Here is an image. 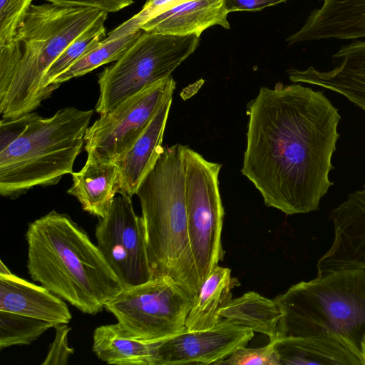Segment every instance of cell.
Masks as SVG:
<instances>
[{"mask_svg": "<svg viewBox=\"0 0 365 365\" xmlns=\"http://www.w3.org/2000/svg\"><path fill=\"white\" fill-rule=\"evenodd\" d=\"M247 113L242 173L267 207L286 215L318 210L333 185L338 109L322 91L278 83L261 87Z\"/></svg>", "mask_w": 365, "mask_h": 365, "instance_id": "6da1fadb", "label": "cell"}, {"mask_svg": "<svg viewBox=\"0 0 365 365\" xmlns=\"http://www.w3.org/2000/svg\"><path fill=\"white\" fill-rule=\"evenodd\" d=\"M31 278L84 314L95 315L124 287L97 245L71 217L55 210L29 225Z\"/></svg>", "mask_w": 365, "mask_h": 365, "instance_id": "7a4b0ae2", "label": "cell"}, {"mask_svg": "<svg viewBox=\"0 0 365 365\" xmlns=\"http://www.w3.org/2000/svg\"><path fill=\"white\" fill-rule=\"evenodd\" d=\"M93 110L74 107L43 118L34 112L0 123V194L17 197L73 173Z\"/></svg>", "mask_w": 365, "mask_h": 365, "instance_id": "3957f363", "label": "cell"}, {"mask_svg": "<svg viewBox=\"0 0 365 365\" xmlns=\"http://www.w3.org/2000/svg\"><path fill=\"white\" fill-rule=\"evenodd\" d=\"M104 13L48 2L31 6L11 42L3 46L13 72L6 91L0 96L2 119L31 113L51 96L42 86L48 68Z\"/></svg>", "mask_w": 365, "mask_h": 365, "instance_id": "277c9868", "label": "cell"}, {"mask_svg": "<svg viewBox=\"0 0 365 365\" xmlns=\"http://www.w3.org/2000/svg\"><path fill=\"white\" fill-rule=\"evenodd\" d=\"M183 151L180 144L164 146L136 195L152 279L169 277L196 298L201 284L189 237Z\"/></svg>", "mask_w": 365, "mask_h": 365, "instance_id": "5b68a950", "label": "cell"}, {"mask_svg": "<svg viewBox=\"0 0 365 365\" xmlns=\"http://www.w3.org/2000/svg\"><path fill=\"white\" fill-rule=\"evenodd\" d=\"M274 301L282 314L277 337L333 334L360 353L365 335V270L319 274L292 285Z\"/></svg>", "mask_w": 365, "mask_h": 365, "instance_id": "8992f818", "label": "cell"}, {"mask_svg": "<svg viewBox=\"0 0 365 365\" xmlns=\"http://www.w3.org/2000/svg\"><path fill=\"white\" fill-rule=\"evenodd\" d=\"M199 38L143 30L122 56L99 73L100 96L96 111L101 115L105 114L144 88L171 76L195 51Z\"/></svg>", "mask_w": 365, "mask_h": 365, "instance_id": "52a82bcc", "label": "cell"}, {"mask_svg": "<svg viewBox=\"0 0 365 365\" xmlns=\"http://www.w3.org/2000/svg\"><path fill=\"white\" fill-rule=\"evenodd\" d=\"M185 197L190 242L202 284L222 259L224 209L219 189L222 165L184 145Z\"/></svg>", "mask_w": 365, "mask_h": 365, "instance_id": "ba28073f", "label": "cell"}, {"mask_svg": "<svg viewBox=\"0 0 365 365\" xmlns=\"http://www.w3.org/2000/svg\"><path fill=\"white\" fill-rule=\"evenodd\" d=\"M195 299L170 278L159 277L124 288L104 308L138 339L158 342L185 329Z\"/></svg>", "mask_w": 365, "mask_h": 365, "instance_id": "9c48e42d", "label": "cell"}, {"mask_svg": "<svg viewBox=\"0 0 365 365\" xmlns=\"http://www.w3.org/2000/svg\"><path fill=\"white\" fill-rule=\"evenodd\" d=\"M175 86L170 76L101 115L85 134L87 153L115 163L133 145L161 106L173 97Z\"/></svg>", "mask_w": 365, "mask_h": 365, "instance_id": "30bf717a", "label": "cell"}, {"mask_svg": "<svg viewBox=\"0 0 365 365\" xmlns=\"http://www.w3.org/2000/svg\"><path fill=\"white\" fill-rule=\"evenodd\" d=\"M97 246L124 288L152 279L144 222L132 198L115 197L107 215L96 227Z\"/></svg>", "mask_w": 365, "mask_h": 365, "instance_id": "8fae6325", "label": "cell"}, {"mask_svg": "<svg viewBox=\"0 0 365 365\" xmlns=\"http://www.w3.org/2000/svg\"><path fill=\"white\" fill-rule=\"evenodd\" d=\"M253 336L252 330L223 319L207 329L185 328L159 342L155 365L215 364L246 346Z\"/></svg>", "mask_w": 365, "mask_h": 365, "instance_id": "7c38bea8", "label": "cell"}, {"mask_svg": "<svg viewBox=\"0 0 365 365\" xmlns=\"http://www.w3.org/2000/svg\"><path fill=\"white\" fill-rule=\"evenodd\" d=\"M334 239L317 264V274L341 269L365 270V184L329 215Z\"/></svg>", "mask_w": 365, "mask_h": 365, "instance_id": "4fadbf2b", "label": "cell"}, {"mask_svg": "<svg viewBox=\"0 0 365 365\" xmlns=\"http://www.w3.org/2000/svg\"><path fill=\"white\" fill-rule=\"evenodd\" d=\"M333 57L339 61L333 69L293 68L287 71L289 80L338 93L365 111V41L343 46Z\"/></svg>", "mask_w": 365, "mask_h": 365, "instance_id": "5bb4252c", "label": "cell"}, {"mask_svg": "<svg viewBox=\"0 0 365 365\" xmlns=\"http://www.w3.org/2000/svg\"><path fill=\"white\" fill-rule=\"evenodd\" d=\"M301 29L287 38L289 45L322 39L365 38V0H320Z\"/></svg>", "mask_w": 365, "mask_h": 365, "instance_id": "9a60e30c", "label": "cell"}, {"mask_svg": "<svg viewBox=\"0 0 365 365\" xmlns=\"http://www.w3.org/2000/svg\"><path fill=\"white\" fill-rule=\"evenodd\" d=\"M0 310L46 321L68 324L72 319L67 304L45 287L16 274H0Z\"/></svg>", "mask_w": 365, "mask_h": 365, "instance_id": "2e32d148", "label": "cell"}, {"mask_svg": "<svg viewBox=\"0 0 365 365\" xmlns=\"http://www.w3.org/2000/svg\"><path fill=\"white\" fill-rule=\"evenodd\" d=\"M173 97L159 108L133 145L115 163L118 167V193L132 198L155 165L162 145Z\"/></svg>", "mask_w": 365, "mask_h": 365, "instance_id": "e0dca14e", "label": "cell"}, {"mask_svg": "<svg viewBox=\"0 0 365 365\" xmlns=\"http://www.w3.org/2000/svg\"><path fill=\"white\" fill-rule=\"evenodd\" d=\"M225 0H183L145 22L140 29L175 36L196 35L212 26L230 29Z\"/></svg>", "mask_w": 365, "mask_h": 365, "instance_id": "ac0fdd59", "label": "cell"}, {"mask_svg": "<svg viewBox=\"0 0 365 365\" xmlns=\"http://www.w3.org/2000/svg\"><path fill=\"white\" fill-rule=\"evenodd\" d=\"M272 341L281 365H362L360 353L333 334L277 337Z\"/></svg>", "mask_w": 365, "mask_h": 365, "instance_id": "d6986e66", "label": "cell"}, {"mask_svg": "<svg viewBox=\"0 0 365 365\" xmlns=\"http://www.w3.org/2000/svg\"><path fill=\"white\" fill-rule=\"evenodd\" d=\"M71 175L73 184L67 192L78 200L84 211L98 218L105 217L118 193L116 163L88 153L82 169Z\"/></svg>", "mask_w": 365, "mask_h": 365, "instance_id": "ffe728a7", "label": "cell"}, {"mask_svg": "<svg viewBox=\"0 0 365 365\" xmlns=\"http://www.w3.org/2000/svg\"><path fill=\"white\" fill-rule=\"evenodd\" d=\"M159 342L139 340L117 322L95 329L92 350L108 364L155 365Z\"/></svg>", "mask_w": 365, "mask_h": 365, "instance_id": "44dd1931", "label": "cell"}, {"mask_svg": "<svg viewBox=\"0 0 365 365\" xmlns=\"http://www.w3.org/2000/svg\"><path fill=\"white\" fill-rule=\"evenodd\" d=\"M219 319H227L237 326L267 335L274 341L282 316L277 302L255 292L230 299L217 312Z\"/></svg>", "mask_w": 365, "mask_h": 365, "instance_id": "7402d4cb", "label": "cell"}, {"mask_svg": "<svg viewBox=\"0 0 365 365\" xmlns=\"http://www.w3.org/2000/svg\"><path fill=\"white\" fill-rule=\"evenodd\" d=\"M240 284L231 276V269L217 266L203 282L185 322L188 330L212 327L220 319L217 312L232 299V290Z\"/></svg>", "mask_w": 365, "mask_h": 365, "instance_id": "603a6c76", "label": "cell"}, {"mask_svg": "<svg viewBox=\"0 0 365 365\" xmlns=\"http://www.w3.org/2000/svg\"><path fill=\"white\" fill-rule=\"evenodd\" d=\"M108 13L101 18L86 32L71 43L58 58L51 65L43 76L42 86L53 93L59 86L51 83L77 61L96 48L106 37L105 21Z\"/></svg>", "mask_w": 365, "mask_h": 365, "instance_id": "cb8c5ba5", "label": "cell"}, {"mask_svg": "<svg viewBox=\"0 0 365 365\" xmlns=\"http://www.w3.org/2000/svg\"><path fill=\"white\" fill-rule=\"evenodd\" d=\"M142 31V29H140L134 33L108 42L101 41L96 48L88 53L56 78L51 85L54 84L60 86L61 83L73 78L83 76L101 66L116 61L134 43Z\"/></svg>", "mask_w": 365, "mask_h": 365, "instance_id": "d4e9b609", "label": "cell"}, {"mask_svg": "<svg viewBox=\"0 0 365 365\" xmlns=\"http://www.w3.org/2000/svg\"><path fill=\"white\" fill-rule=\"evenodd\" d=\"M55 326L46 321L0 310V349L29 345Z\"/></svg>", "mask_w": 365, "mask_h": 365, "instance_id": "484cf974", "label": "cell"}, {"mask_svg": "<svg viewBox=\"0 0 365 365\" xmlns=\"http://www.w3.org/2000/svg\"><path fill=\"white\" fill-rule=\"evenodd\" d=\"M32 0H0V46L11 42Z\"/></svg>", "mask_w": 365, "mask_h": 365, "instance_id": "4316f807", "label": "cell"}, {"mask_svg": "<svg viewBox=\"0 0 365 365\" xmlns=\"http://www.w3.org/2000/svg\"><path fill=\"white\" fill-rule=\"evenodd\" d=\"M215 364L227 365H281L272 341L264 346L247 348L241 346L225 359Z\"/></svg>", "mask_w": 365, "mask_h": 365, "instance_id": "83f0119b", "label": "cell"}, {"mask_svg": "<svg viewBox=\"0 0 365 365\" xmlns=\"http://www.w3.org/2000/svg\"><path fill=\"white\" fill-rule=\"evenodd\" d=\"M55 338L49 346L47 356L41 363L42 365H66L74 349L68 346V335L71 328L68 324H58Z\"/></svg>", "mask_w": 365, "mask_h": 365, "instance_id": "f1b7e54d", "label": "cell"}, {"mask_svg": "<svg viewBox=\"0 0 365 365\" xmlns=\"http://www.w3.org/2000/svg\"><path fill=\"white\" fill-rule=\"evenodd\" d=\"M63 6L96 9L106 13L117 12L134 2V0H41Z\"/></svg>", "mask_w": 365, "mask_h": 365, "instance_id": "f546056e", "label": "cell"}, {"mask_svg": "<svg viewBox=\"0 0 365 365\" xmlns=\"http://www.w3.org/2000/svg\"><path fill=\"white\" fill-rule=\"evenodd\" d=\"M287 0H225L228 13L234 11H255L274 6Z\"/></svg>", "mask_w": 365, "mask_h": 365, "instance_id": "4dcf8cb0", "label": "cell"}, {"mask_svg": "<svg viewBox=\"0 0 365 365\" xmlns=\"http://www.w3.org/2000/svg\"><path fill=\"white\" fill-rule=\"evenodd\" d=\"M360 355L361 358L362 365H365V335L364 336L361 343Z\"/></svg>", "mask_w": 365, "mask_h": 365, "instance_id": "1f68e13d", "label": "cell"}]
</instances>
